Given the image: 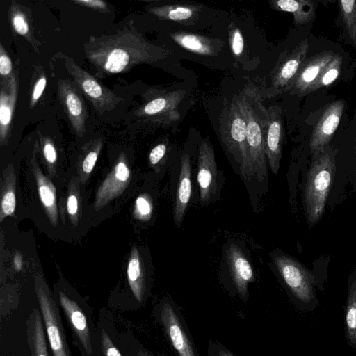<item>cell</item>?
<instances>
[{
	"label": "cell",
	"mask_w": 356,
	"mask_h": 356,
	"mask_svg": "<svg viewBox=\"0 0 356 356\" xmlns=\"http://www.w3.org/2000/svg\"><path fill=\"white\" fill-rule=\"evenodd\" d=\"M35 292L53 356H72L59 309L50 291L37 281Z\"/></svg>",
	"instance_id": "obj_7"
},
{
	"label": "cell",
	"mask_w": 356,
	"mask_h": 356,
	"mask_svg": "<svg viewBox=\"0 0 356 356\" xmlns=\"http://www.w3.org/2000/svg\"><path fill=\"white\" fill-rule=\"evenodd\" d=\"M134 213L135 217L140 220H148L151 218L152 204L147 195L143 194L136 198Z\"/></svg>",
	"instance_id": "obj_33"
},
{
	"label": "cell",
	"mask_w": 356,
	"mask_h": 356,
	"mask_svg": "<svg viewBox=\"0 0 356 356\" xmlns=\"http://www.w3.org/2000/svg\"><path fill=\"white\" fill-rule=\"evenodd\" d=\"M102 146V138H98L93 142L92 149L88 152L81 163V169L85 174L88 175L92 171L97 161Z\"/></svg>",
	"instance_id": "obj_34"
},
{
	"label": "cell",
	"mask_w": 356,
	"mask_h": 356,
	"mask_svg": "<svg viewBox=\"0 0 356 356\" xmlns=\"http://www.w3.org/2000/svg\"><path fill=\"white\" fill-rule=\"evenodd\" d=\"M170 37L182 48L203 56H216L222 46L220 40L188 32L171 33Z\"/></svg>",
	"instance_id": "obj_20"
},
{
	"label": "cell",
	"mask_w": 356,
	"mask_h": 356,
	"mask_svg": "<svg viewBox=\"0 0 356 356\" xmlns=\"http://www.w3.org/2000/svg\"><path fill=\"white\" fill-rule=\"evenodd\" d=\"M228 37L232 54L237 58L241 57L244 49V40L241 30L234 24L229 25Z\"/></svg>",
	"instance_id": "obj_32"
},
{
	"label": "cell",
	"mask_w": 356,
	"mask_h": 356,
	"mask_svg": "<svg viewBox=\"0 0 356 356\" xmlns=\"http://www.w3.org/2000/svg\"><path fill=\"white\" fill-rule=\"evenodd\" d=\"M73 3L81 6L90 8L99 12H108L107 3L102 0H73Z\"/></svg>",
	"instance_id": "obj_39"
},
{
	"label": "cell",
	"mask_w": 356,
	"mask_h": 356,
	"mask_svg": "<svg viewBox=\"0 0 356 356\" xmlns=\"http://www.w3.org/2000/svg\"><path fill=\"white\" fill-rule=\"evenodd\" d=\"M267 113L266 156L271 171L277 174L280 165L284 134L282 108L277 105H272L267 108Z\"/></svg>",
	"instance_id": "obj_14"
},
{
	"label": "cell",
	"mask_w": 356,
	"mask_h": 356,
	"mask_svg": "<svg viewBox=\"0 0 356 356\" xmlns=\"http://www.w3.org/2000/svg\"><path fill=\"white\" fill-rule=\"evenodd\" d=\"M83 49L99 77L124 73L136 65L160 61L171 53L149 43L134 29L127 28L114 34L90 35Z\"/></svg>",
	"instance_id": "obj_1"
},
{
	"label": "cell",
	"mask_w": 356,
	"mask_h": 356,
	"mask_svg": "<svg viewBox=\"0 0 356 356\" xmlns=\"http://www.w3.org/2000/svg\"><path fill=\"white\" fill-rule=\"evenodd\" d=\"M309 44L307 40L298 42L280 62L271 76L273 88L277 92L288 91L307 58Z\"/></svg>",
	"instance_id": "obj_9"
},
{
	"label": "cell",
	"mask_w": 356,
	"mask_h": 356,
	"mask_svg": "<svg viewBox=\"0 0 356 356\" xmlns=\"http://www.w3.org/2000/svg\"><path fill=\"white\" fill-rule=\"evenodd\" d=\"M335 152V150L327 146L314 156L308 172L305 200L307 221L310 227L314 226L323 214L334 177Z\"/></svg>",
	"instance_id": "obj_3"
},
{
	"label": "cell",
	"mask_w": 356,
	"mask_h": 356,
	"mask_svg": "<svg viewBox=\"0 0 356 356\" xmlns=\"http://www.w3.org/2000/svg\"><path fill=\"white\" fill-rule=\"evenodd\" d=\"M167 147L165 143L156 145L149 152V161L151 165H156L165 156Z\"/></svg>",
	"instance_id": "obj_40"
},
{
	"label": "cell",
	"mask_w": 356,
	"mask_h": 356,
	"mask_svg": "<svg viewBox=\"0 0 356 356\" xmlns=\"http://www.w3.org/2000/svg\"><path fill=\"white\" fill-rule=\"evenodd\" d=\"M41 312L33 309L27 321V340L32 356H49Z\"/></svg>",
	"instance_id": "obj_24"
},
{
	"label": "cell",
	"mask_w": 356,
	"mask_h": 356,
	"mask_svg": "<svg viewBox=\"0 0 356 356\" xmlns=\"http://www.w3.org/2000/svg\"><path fill=\"white\" fill-rule=\"evenodd\" d=\"M345 337L349 346L356 350V277L350 280L344 313Z\"/></svg>",
	"instance_id": "obj_28"
},
{
	"label": "cell",
	"mask_w": 356,
	"mask_h": 356,
	"mask_svg": "<svg viewBox=\"0 0 356 356\" xmlns=\"http://www.w3.org/2000/svg\"><path fill=\"white\" fill-rule=\"evenodd\" d=\"M344 108V100L337 99L327 105L324 110L312 131L309 140L310 149L314 156L328 146L339 124Z\"/></svg>",
	"instance_id": "obj_10"
},
{
	"label": "cell",
	"mask_w": 356,
	"mask_h": 356,
	"mask_svg": "<svg viewBox=\"0 0 356 356\" xmlns=\"http://www.w3.org/2000/svg\"><path fill=\"white\" fill-rule=\"evenodd\" d=\"M343 65L342 57L336 54L332 60L325 67L319 78L314 83L312 87L311 92H312L323 87L332 84L339 77L341 74Z\"/></svg>",
	"instance_id": "obj_31"
},
{
	"label": "cell",
	"mask_w": 356,
	"mask_h": 356,
	"mask_svg": "<svg viewBox=\"0 0 356 356\" xmlns=\"http://www.w3.org/2000/svg\"><path fill=\"white\" fill-rule=\"evenodd\" d=\"M63 58L68 73L99 115L115 109L123 101L122 98L78 65L72 58L67 56Z\"/></svg>",
	"instance_id": "obj_6"
},
{
	"label": "cell",
	"mask_w": 356,
	"mask_h": 356,
	"mask_svg": "<svg viewBox=\"0 0 356 356\" xmlns=\"http://www.w3.org/2000/svg\"><path fill=\"white\" fill-rule=\"evenodd\" d=\"M130 176L127 157L124 153H121L113 169L97 189L94 203L95 210L103 209L121 195L129 185Z\"/></svg>",
	"instance_id": "obj_8"
},
{
	"label": "cell",
	"mask_w": 356,
	"mask_h": 356,
	"mask_svg": "<svg viewBox=\"0 0 356 356\" xmlns=\"http://www.w3.org/2000/svg\"><path fill=\"white\" fill-rule=\"evenodd\" d=\"M137 355L138 356H150L149 354L143 350H139Z\"/></svg>",
	"instance_id": "obj_44"
},
{
	"label": "cell",
	"mask_w": 356,
	"mask_h": 356,
	"mask_svg": "<svg viewBox=\"0 0 356 356\" xmlns=\"http://www.w3.org/2000/svg\"><path fill=\"white\" fill-rule=\"evenodd\" d=\"M220 356H234V355L232 354H231L230 353H229L228 351L224 350V351L220 352Z\"/></svg>",
	"instance_id": "obj_43"
},
{
	"label": "cell",
	"mask_w": 356,
	"mask_h": 356,
	"mask_svg": "<svg viewBox=\"0 0 356 356\" xmlns=\"http://www.w3.org/2000/svg\"><path fill=\"white\" fill-rule=\"evenodd\" d=\"M335 55L332 51H324L307 58L288 92L299 97L311 93L312 87Z\"/></svg>",
	"instance_id": "obj_13"
},
{
	"label": "cell",
	"mask_w": 356,
	"mask_h": 356,
	"mask_svg": "<svg viewBox=\"0 0 356 356\" xmlns=\"http://www.w3.org/2000/svg\"><path fill=\"white\" fill-rule=\"evenodd\" d=\"M201 8L200 5L170 3L152 7L148 11L160 19L186 24L194 22Z\"/></svg>",
	"instance_id": "obj_23"
},
{
	"label": "cell",
	"mask_w": 356,
	"mask_h": 356,
	"mask_svg": "<svg viewBox=\"0 0 356 356\" xmlns=\"http://www.w3.org/2000/svg\"><path fill=\"white\" fill-rule=\"evenodd\" d=\"M13 264L14 268L17 271L21 270L22 268V259L21 255L19 253H16L15 254Z\"/></svg>",
	"instance_id": "obj_42"
},
{
	"label": "cell",
	"mask_w": 356,
	"mask_h": 356,
	"mask_svg": "<svg viewBox=\"0 0 356 356\" xmlns=\"http://www.w3.org/2000/svg\"><path fill=\"white\" fill-rule=\"evenodd\" d=\"M197 182L200 200L209 202L217 188V168L213 149L208 139L202 140L198 149Z\"/></svg>",
	"instance_id": "obj_15"
},
{
	"label": "cell",
	"mask_w": 356,
	"mask_h": 356,
	"mask_svg": "<svg viewBox=\"0 0 356 356\" xmlns=\"http://www.w3.org/2000/svg\"><path fill=\"white\" fill-rule=\"evenodd\" d=\"M78 199L75 194L71 193L68 195L67 200V210L72 219V221L76 220L78 213Z\"/></svg>",
	"instance_id": "obj_41"
},
{
	"label": "cell",
	"mask_w": 356,
	"mask_h": 356,
	"mask_svg": "<svg viewBox=\"0 0 356 356\" xmlns=\"http://www.w3.org/2000/svg\"><path fill=\"white\" fill-rule=\"evenodd\" d=\"M127 273L129 285L134 296L138 301L141 302L145 291V275L140 257L135 246L131 249Z\"/></svg>",
	"instance_id": "obj_27"
},
{
	"label": "cell",
	"mask_w": 356,
	"mask_h": 356,
	"mask_svg": "<svg viewBox=\"0 0 356 356\" xmlns=\"http://www.w3.org/2000/svg\"><path fill=\"white\" fill-rule=\"evenodd\" d=\"M270 4L277 10L292 13L297 24L312 22L317 6V2L312 0H273Z\"/></svg>",
	"instance_id": "obj_25"
},
{
	"label": "cell",
	"mask_w": 356,
	"mask_h": 356,
	"mask_svg": "<svg viewBox=\"0 0 356 356\" xmlns=\"http://www.w3.org/2000/svg\"><path fill=\"white\" fill-rule=\"evenodd\" d=\"M219 131L227 151L237 163L240 173L245 180L254 175L247 141L245 120L236 98L222 111Z\"/></svg>",
	"instance_id": "obj_4"
},
{
	"label": "cell",
	"mask_w": 356,
	"mask_h": 356,
	"mask_svg": "<svg viewBox=\"0 0 356 356\" xmlns=\"http://www.w3.org/2000/svg\"><path fill=\"white\" fill-rule=\"evenodd\" d=\"M191 164L188 154L181 160V170L175 198L174 219L177 224L182 222L184 213L191 196Z\"/></svg>",
	"instance_id": "obj_22"
},
{
	"label": "cell",
	"mask_w": 356,
	"mask_h": 356,
	"mask_svg": "<svg viewBox=\"0 0 356 356\" xmlns=\"http://www.w3.org/2000/svg\"><path fill=\"white\" fill-rule=\"evenodd\" d=\"M42 150L45 161L49 165H54L57 161V152L51 138L39 134Z\"/></svg>",
	"instance_id": "obj_35"
},
{
	"label": "cell",
	"mask_w": 356,
	"mask_h": 356,
	"mask_svg": "<svg viewBox=\"0 0 356 356\" xmlns=\"http://www.w3.org/2000/svg\"><path fill=\"white\" fill-rule=\"evenodd\" d=\"M0 143L5 145L10 136L13 116L17 102L18 84L15 74L1 79Z\"/></svg>",
	"instance_id": "obj_17"
},
{
	"label": "cell",
	"mask_w": 356,
	"mask_h": 356,
	"mask_svg": "<svg viewBox=\"0 0 356 356\" xmlns=\"http://www.w3.org/2000/svg\"><path fill=\"white\" fill-rule=\"evenodd\" d=\"M58 301L79 343L90 356L93 353L90 318L78 302L64 292H58Z\"/></svg>",
	"instance_id": "obj_12"
},
{
	"label": "cell",
	"mask_w": 356,
	"mask_h": 356,
	"mask_svg": "<svg viewBox=\"0 0 356 356\" xmlns=\"http://www.w3.org/2000/svg\"><path fill=\"white\" fill-rule=\"evenodd\" d=\"M58 92L67 116L75 134L81 138L86 133L87 111L80 92L70 80H58Z\"/></svg>",
	"instance_id": "obj_11"
},
{
	"label": "cell",
	"mask_w": 356,
	"mask_h": 356,
	"mask_svg": "<svg viewBox=\"0 0 356 356\" xmlns=\"http://www.w3.org/2000/svg\"><path fill=\"white\" fill-rule=\"evenodd\" d=\"M4 186L2 188L0 221L7 216H13L16 207L15 175L12 165L4 171Z\"/></svg>",
	"instance_id": "obj_29"
},
{
	"label": "cell",
	"mask_w": 356,
	"mask_h": 356,
	"mask_svg": "<svg viewBox=\"0 0 356 356\" xmlns=\"http://www.w3.org/2000/svg\"><path fill=\"white\" fill-rule=\"evenodd\" d=\"M235 98L246 122L248 147L253 172L259 181H263L267 176L265 149L267 108L255 89L245 88Z\"/></svg>",
	"instance_id": "obj_2"
},
{
	"label": "cell",
	"mask_w": 356,
	"mask_h": 356,
	"mask_svg": "<svg viewBox=\"0 0 356 356\" xmlns=\"http://www.w3.org/2000/svg\"><path fill=\"white\" fill-rule=\"evenodd\" d=\"M277 270L291 292L298 305L306 312H313L318 306L314 276L293 258L280 255L274 258Z\"/></svg>",
	"instance_id": "obj_5"
},
{
	"label": "cell",
	"mask_w": 356,
	"mask_h": 356,
	"mask_svg": "<svg viewBox=\"0 0 356 356\" xmlns=\"http://www.w3.org/2000/svg\"><path fill=\"white\" fill-rule=\"evenodd\" d=\"M8 18L14 32L24 37L38 51L39 44L34 36L32 24L26 9L13 1L8 8Z\"/></svg>",
	"instance_id": "obj_26"
},
{
	"label": "cell",
	"mask_w": 356,
	"mask_h": 356,
	"mask_svg": "<svg viewBox=\"0 0 356 356\" xmlns=\"http://www.w3.org/2000/svg\"><path fill=\"white\" fill-rule=\"evenodd\" d=\"M228 266L236 286L242 296L248 292V284L253 280V269L243 252L234 243L227 251Z\"/></svg>",
	"instance_id": "obj_19"
},
{
	"label": "cell",
	"mask_w": 356,
	"mask_h": 356,
	"mask_svg": "<svg viewBox=\"0 0 356 356\" xmlns=\"http://www.w3.org/2000/svg\"><path fill=\"white\" fill-rule=\"evenodd\" d=\"M35 145L31 162L36 181L38 195L49 220L53 225H56L58 222L56 191L52 182L43 175L38 165L35 161Z\"/></svg>",
	"instance_id": "obj_18"
},
{
	"label": "cell",
	"mask_w": 356,
	"mask_h": 356,
	"mask_svg": "<svg viewBox=\"0 0 356 356\" xmlns=\"http://www.w3.org/2000/svg\"><path fill=\"white\" fill-rule=\"evenodd\" d=\"M161 318L171 342L179 356H195L174 309L169 304H164L161 309Z\"/></svg>",
	"instance_id": "obj_21"
},
{
	"label": "cell",
	"mask_w": 356,
	"mask_h": 356,
	"mask_svg": "<svg viewBox=\"0 0 356 356\" xmlns=\"http://www.w3.org/2000/svg\"><path fill=\"white\" fill-rule=\"evenodd\" d=\"M184 95V90L166 92L143 106L138 111V114L142 116L155 117V120L159 122L176 121L179 118L177 107Z\"/></svg>",
	"instance_id": "obj_16"
},
{
	"label": "cell",
	"mask_w": 356,
	"mask_h": 356,
	"mask_svg": "<svg viewBox=\"0 0 356 356\" xmlns=\"http://www.w3.org/2000/svg\"><path fill=\"white\" fill-rule=\"evenodd\" d=\"M0 74L1 79L9 77L13 74V65L3 44H0Z\"/></svg>",
	"instance_id": "obj_37"
},
{
	"label": "cell",
	"mask_w": 356,
	"mask_h": 356,
	"mask_svg": "<svg viewBox=\"0 0 356 356\" xmlns=\"http://www.w3.org/2000/svg\"><path fill=\"white\" fill-rule=\"evenodd\" d=\"M101 346L104 356H122L104 330L101 331Z\"/></svg>",
	"instance_id": "obj_36"
},
{
	"label": "cell",
	"mask_w": 356,
	"mask_h": 356,
	"mask_svg": "<svg viewBox=\"0 0 356 356\" xmlns=\"http://www.w3.org/2000/svg\"><path fill=\"white\" fill-rule=\"evenodd\" d=\"M338 8L346 39L356 49V0L339 1Z\"/></svg>",
	"instance_id": "obj_30"
},
{
	"label": "cell",
	"mask_w": 356,
	"mask_h": 356,
	"mask_svg": "<svg viewBox=\"0 0 356 356\" xmlns=\"http://www.w3.org/2000/svg\"><path fill=\"white\" fill-rule=\"evenodd\" d=\"M47 85V78L40 76L34 83L30 99V108H33L41 97Z\"/></svg>",
	"instance_id": "obj_38"
}]
</instances>
